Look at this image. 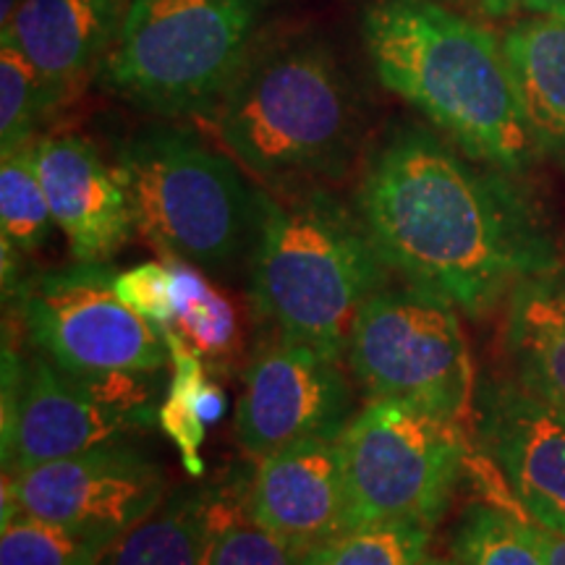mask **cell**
Instances as JSON below:
<instances>
[{
    "label": "cell",
    "mask_w": 565,
    "mask_h": 565,
    "mask_svg": "<svg viewBox=\"0 0 565 565\" xmlns=\"http://www.w3.org/2000/svg\"><path fill=\"white\" fill-rule=\"evenodd\" d=\"M519 179L437 129L395 121L366 147L353 207L387 270L482 317L563 265L553 221Z\"/></svg>",
    "instance_id": "cell-1"
},
{
    "label": "cell",
    "mask_w": 565,
    "mask_h": 565,
    "mask_svg": "<svg viewBox=\"0 0 565 565\" xmlns=\"http://www.w3.org/2000/svg\"><path fill=\"white\" fill-rule=\"evenodd\" d=\"M359 26L380 84L456 147L513 175L542 158L503 38L437 0H370Z\"/></svg>",
    "instance_id": "cell-2"
},
{
    "label": "cell",
    "mask_w": 565,
    "mask_h": 565,
    "mask_svg": "<svg viewBox=\"0 0 565 565\" xmlns=\"http://www.w3.org/2000/svg\"><path fill=\"white\" fill-rule=\"evenodd\" d=\"M212 121L225 150L267 189L330 186L370 147L362 89L333 42L309 26L267 32Z\"/></svg>",
    "instance_id": "cell-3"
},
{
    "label": "cell",
    "mask_w": 565,
    "mask_h": 565,
    "mask_svg": "<svg viewBox=\"0 0 565 565\" xmlns=\"http://www.w3.org/2000/svg\"><path fill=\"white\" fill-rule=\"evenodd\" d=\"M391 275L353 202L328 183L259 189L246 294L267 335L345 356L353 317Z\"/></svg>",
    "instance_id": "cell-4"
},
{
    "label": "cell",
    "mask_w": 565,
    "mask_h": 565,
    "mask_svg": "<svg viewBox=\"0 0 565 565\" xmlns=\"http://www.w3.org/2000/svg\"><path fill=\"white\" fill-rule=\"evenodd\" d=\"M113 168L154 249L212 280L249 270L259 189L231 152L186 126L150 124L118 145Z\"/></svg>",
    "instance_id": "cell-5"
},
{
    "label": "cell",
    "mask_w": 565,
    "mask_h": 565,
    "mask_svg": "<svg viewBox=\"0 0 565 565\" xmlns=\"http://www.w3.org/2000/svg\"><path fill=\"white\" fill-rule=\"evenodd\" d=\"M278 0H131L95 84L154 118L210 116L270 32Z\"/></svg>",
    "instance_id": "cell-6"
},
{
    "label": "cell",
    "mask_w": 565,
    "mask_h": 565,
    "mask_svg": "<svg viewBox=\"0 0 565 565\" xmlns=\"http://www.w3.org/2000/svg\"><path fill=\"white\" fill-rule=\"evenodd\" d=\"M166 372V370H162ZM162 372L74 377L42 353L3 341L0 456L6 475L58 461L110 440H137L160 427Z\"/></svg>",
    "instance_id": "cell-7"
},
{
    "label": "cell",
    "mask_w": 565,
    "mask_h": 565,
    "mask_svg": "<svg viewBox=\"0 0 565 565\" xmlns=\"http://www.w3.org/2000/svg\"><path fill=\"white\" fill-rule=\"evenodd\" d=\"M345 362L370 401H391L458 422L475 395V370L458 309L414 282H387L362 303Z\"/></svg>",
    "instance_id": "cell-8"
},
{
    "label": "cell",
    "mask_w": 565,
    "mask_h": 565,
    "mask_svg": "<svg viewBox=\"0 0 565 565\" xmlns=\"http://www.w3.org/2000/svg\"><path fill=\"white\" fill-rule=\"evenodd\" d=\"M351 529L412 521L435 529L466 471L458 422L370 401L341 435Z\"/></svg>",
    "instance_id": "cell-9"
},
{
    "label": "cell",
    "mask_w": 565,
    "mask_h": 565,
    "mask_svg": "<svg viewBox=\"0 0 565 565\" xmlns=\"http://www.w3.org/2000/svg\"><path fill=\"white\" fill-rule=\"evenodd\" d=\"M116 273L108 263H71L26 275L9 299L26 343L74 377L166 370L168 328L118 299Z\"/></svg>",
    "instance_id": "cell-10"
},
{
    "label": "cell",
    "mask_w": 565,
    "mask_h": 565,
    "mask_svg": "<svg viewBox=\"0 0 565 565\" xmlns=\"http://www.w3.org/2000/svg\"><path fill=\"white\" fill-rule=\"evenodd\" d=\"M21 513L113 547L168 498L160 461L137 440H110L82 454L6 475Z\"/></svg>",
    "instance_id": "cell-11"
},
{
    "label": "cell",
    "mask_w": 565,
    "mask_h": 565,
    "mask_svg": "<svg viewBox=\"0 0 565 565\" xmlns=\"http://www.w3.org/2000/svg\"><path fill=\"white\" fill-rule=\"evenodd\" d=\"M356 414V393L343 356L317 345L267 335L244 370L236 440L254 461L286 445L343 435Z\"/></svg>",
    "instance_id": "cell-12"
},
{
    "label": "cell",
    "mask_w": 565,
    "mask_h": 565,
    "mask_svg": "<svg viewBox=\"0 0 565 565\" xmlns=\"http://www.w3.org/2000/svg\"><path fill=\"white\" fill-rule=\"evenodd\" d=\"M477 443L521 513L565 534V408L508 380L477 387Z\"/></svg>",
    "instance_id": "cell-13"
},
{
    "label": "cell",
    "mask_w": 565,
    "mask_h": 565,
    "mask_svg": "<svg viewBox=\"0 0 565 565\" xmlns=\"http://www.w3.org/2000/svg\"><path fill=\"white\" fill-rule=\"evenodd\" d=\"M246 515L291 553L309 550L351 529L349 484L341 437H315L257 461L244 498Z\"/></svg>",
    "instance_id": "cell-14"
},
{
    "label": "cell",
    "mask_w": 565,
    "mask_h": 565,
    "mask_svg": "<svg viewBox=\"0 0 565 565\" xmlns=\"http://www.w3.org/2000/svg\"><path fill=\"white\" fill-rule=\"evenodd\" d=\"M34 160L71 259L108 263L116 257L137 231L116 168L79 134H45L34 141Z\"/></svg>",
    "instance_id": "cell-15"
},
{
    "label": "cell",
    "mask_w": 565,
    "mask_h": 565,
    "mask_svg": "<svg viewBox=\"0 0 565 565\" xmlns=\"http://www.w3.org/2000/svg\"><path fill=\"white\" fill-rule=\"evenodd\" d=\"M131 0H21L0 38L32 63L55 108L95 82Z\"/></svg>",
    "instance_id": "cell-16"
},
{
    "label": "cell",
    "mask_w": 565,
    "mask_h": 565,
    "mask_svg": "<svg viewBox=\"0 0 565 565\" xmlns=\"http://www.w3.org/2000/svg\"><path fill=\"white\" fill-rule=\"evenodd\" d=\"M503 356L513 383L565 408V263L505 299Z\"/></svg>",
    "instance_id": "cell-17"
},
{
    "label": "cell",
    "mask_w": 565,
    "mask_h": 565,
    "mask_svg": "<svg viewBox=\"0 0 565 565\" xmlns=\"http://www.w3.org/2000/svg\"><path fill=\"white\" fill-rule=\"evenodd\" d=\"M503 47L542 158L565 162V19H519L505 30Z\"/></svg>",
    "instance_id": "cell-18"
},
{
    "label": "cell",
    "mask_w": 565,
    "mask_h": 565,
    "mask_svg": "<svg viewBox=\"0 0 565 565\" xmlns=\"http://www.w3.org/2000/svg\"><path fill=\"white\" fill-rule=\"evenodd\" d=\"M215 484L183 487L124 534L103 565H210Z\"/></svg>",
    "instance_id": "cell-19"
},
{
    "label": "cell",
    "mask_w": 565,
    "mask_h": 565,
    "mask_svg": "<svg viewBox=\"0 0 565 565\" xmlns=\"http://www.w3.org/2000/svg\"><path fill=\"white\" fill-rule=\"evenodd\" d=\"M175 280V317L168 328L202 359L204 366L228 362L238 345L236 307L192 265L168 259Z\"/></svg>",
    "instance_id": "cell-20"
},
{
    "label": "cell",
    "mask_w": 565,
    "mask_h": 565,
    "mask_svg": "<svg viewBox=\"0 0 565 565\" xmlns=\"http://www.w3.org/2000/svg\"><path fill=\"white\" fill-rule=\"evenodd\" d=\"M456 565H545L534 524L500 503H475L454 529Z\"/></svg>",
    "instance_id": "cell-21"
},
{
    "label": "cell",
    "mask_w": 565,
    "mask_h": 565,
    "mask_svg": "<svg viewBox=\"0 0 565 565\" xmlns=\"http://www.w3.org/2000/svg\"><path fill=\"white\" fill-rule=\"evenodd\" d=\"M34 141L0 158V228L3 242L17 246L21 254L42 249L55 225L38 173Z\"/></svg>",
    "instance_id": "cell-22"
},
{
    "label": "cell",
    "mask_w": 565,
    "mask_h": 565,
    "mask_svg": "<svg viewBox=\"0 0 565 565\" xmlns=\"http://www.w3.org/2000/svg\"><path fill=\"white\" fill-rule=\"evenodd\" d=\"M433 529L412 521L364 524L322 542L299 557V565H419L427 557Z\"/></svg>",
    "instance_id": "cell-23"
},
{
    "label": "cell",
    "mask_w": 565,
    "mask_h": 565,
    "mask_svg": "<svg viewBox=\"0 0 565 565\" xmlns=\"http://www.w3.org/2000/svg\"><path fill=\"white\" fill-rule=\"evenodd\" d=\"M171 343V383L160 404V429L179 448L181 461L192 477H202L204 463L200 448L204 443L207 424L200 416V391L204 385V362L168 328Z\"/></svg>",
    "instance_id": "cell-24"
},
{
    "label": "cell",
    "mask_w": 565,
    "mask_h": 565,
    "mask_svg": "<svg viewBox=\"0 0 565 565\" xmlns=\"http://www.w3.org/2000/svg\"><path fill=\"white\" fill-rule=\"evenodd\" d=\"M55 103L40 74L13 42L0 38V152L40 139L55 116Z\"/></svg>",
    "instance_id": "cell-25"
},
{
    "label": "cell",
    "mask_w": 565,
    "mask_h": 565,
    "mask_svg": "<svg viewBox=\"0 0 565 565\" xmlns=\"http://www.w3.org/2000/svg\"><path fill=\"white\" fill-rule=\"evenodd\" d=\"M108 547L38 515L0 524V565H103Z\"/></svg>",
    "instance_id": "cell-26"
},
{
    "label": "cell",
    "mask_w": 565,
    "mask_h": 565,
    "mask_svg": "<svg viewBox=\"0 0 565 565\" xmlns=\"http://www.w3.org/2000/svg\"><path fill=\"white\" fill-rule=\"evenodd\" d=\"M244 498L215 487L210 565H299V555L246 515Z\"/></svg>",
    "instance_id": "cell-27"
},
{
    "label": "cell",
    "mask_w": 565,
    "mask_h": 565,
    "mask_svg": "<svg viewBox=\"0 0 565 565\" xmlns=\"http://www.w3.org/2000/svg\"><path fill=\"white\" fill-rule=\"evenodd\" d=\"M113 291L131 312L154 324H168L175 317V280L173 267L160 263H145L129 270H118Z\"/></svg>",
    "instance_id": "cell-28"
},
{
    "label": "cell",
    "mask_w": 565,
    "mask_h": 565,
    "mask_svg": "<svg viewBox=\"0 0 565 565\" xmlns=\"http://www.w3.org/2000/svg\"><path fill=\"white\" fill-rule=\"evenodd\" d=\"M479 9L492 19H505V17L565 19V0H479Z\"/></svg>",
    "instance_id": "cell-29"
},
{
    "label": "cell",
    "mask_w": 565,
    "mask_h": 565,
    "mask_svg": "<svg viewBox=\"0 0 565 565\" xmlns=\"http://www.w3.org/2000/svg\"><path fill=\"white\" fill-rule=\"evenodd\" d=\"M225 412V393L210 380H204L202 391H200V416L204 419V424L217 422Z\"/></svg>",
    "instance_id": "cell-30"
},
{
    "label": "cell",
    "mask_w": 565,
    "mask_h": 565,
    "mask_svg": "<svg viewBox=\"0 0 565 565\" xmlns=\"http://www.w3.org/2000/svg\"><path fill=\"white\" fill-rule=\"evenodd\" d=\"M536 540H540L542 555H545V565H565V534L553 532V529L536 526Z\"/></svg>",
    "instance_id": "cell-31"
},
{
    "label": "cell",
    "mask_w": 565,
    "mask_h": 565,
    "mask_svg": "<svg viewBox=\"0 0 565 565\" xmlns=\"http://www.w3.org/2000/svg\"><path fill=\"white\" fill-rule=\"evenodd\" d=\"M21 0H0V30H6V26L11 24L13 13H17Z\"/></svg>",
    "instance_id": "cell-32"
},
{
    "label": "cell",
    "mask_w": 565,
    "mask_h": 565,
    "mask_svg": "<svg viewBox=\"0 0 565 565\" xmlns=\"http://www.w3.org/2000/svg\"><path fill=\"white\" fill-rule=\"evenodd\" d=\"M419 565H456V563L448 561V557H424Z\"/></svg>",
    "instance_id": "cell-33"
},
{
    "label": "cell",
    "mask_w": 565,
    "mask_h": 565,
    "mask_svg": "<svg viewBox=\"0 0 565 565\" xmlns=\"http://www.w3.org/2000/svg\"><path fill=\"white\" fill-rule=\"evenodd\" d=\"M477 3H479V0H477Z\"/></svg>",
    "instance_id": "cell-34"
}]
</instances>
